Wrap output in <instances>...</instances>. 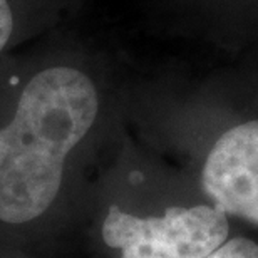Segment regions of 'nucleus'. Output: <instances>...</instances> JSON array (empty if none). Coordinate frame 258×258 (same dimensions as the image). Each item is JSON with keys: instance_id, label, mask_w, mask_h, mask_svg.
Listing matches in <instances>:
<instances>
[{"instance_id": "nucleus-2", "label": "nucleus", "mask_w": 258, "mask_h": 258, "mask_svg": "<svg viewBox=\"0 0 258 258\" xmlns=\"http://www.w3.org/2000/svg\"><path fill=\"white\" fill-rule=\"evenodd\" d=\"M228 216L215 206H171L163 216L129 215L112 205L102 240L121 258H206L228 238Z\"/></svg>"}, {"instance_id": "nucleus-3", "label": "nucleus", "mask_w": 258, "mask_h": 258, "mask_svg": "<svg viewBox=\"0 0 258 258\" xmlns=\"http://www.w3.org/2000/svg\"><path fill=\"white\" fill-rule=\"evenodd\" d=\"M201 184L215 208L258 225V121L231 127L215 143Z\"/></svg>"}, {"instance_id": "nucleus-5", "label": "nucleus", "mask_w": 258, "mask_h": 258, "mask_svg": "<svg viewBox=\"0 0 258 258\" xmlns=\"http://www.w3.org/2000/svg\"><path fill=\"white\" fill-rule=\"evenodd\" d=\"M14 30V15L7 0H0V52L7 45Z\"/></svg>"}, {"instance_id": "nucleus-4", "label": "nucleus", "mask_w": 258, "mask_h": 258, "mask_svg": "<svg viewBox=\"0 0 258 258\" xmlns=\"http://www.w3.org/2000/svg\"><path fill=\"white\" fill-rule=\"evenodd\" d=\"M206 258H258V243L245 236H236L225 241Z\"/></svg>"}, {"instance_id": "nucleus-1", "label": "nucleus", "mask_w": 258, "mask_h": 258, "mask_svg": "<svg viewBox=\"0 0 258 258\" xmlns=\"http://www.w3.org/2000/svg\"><path fill=\"white\" fill-rule=\"evenodd\" d=\"M97 91L84 72L55 66L24 87L12 121L0 129V220L25 223L52 205L66 158L92 127Z\"/></svg>"}]
</instances>
